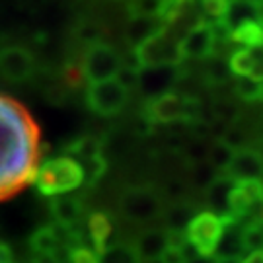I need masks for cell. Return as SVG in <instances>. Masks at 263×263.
<instances>
[{"label": "cell", "instance_id": "obj_1", "mask_svg": "<svg viewBox=\"0 0 263 263\" xmlns=\"http://www.w3.org/2000/svg\"><path fill=\"white\" fill-rule=\"evenodd\" d=\"M39 160V125L18 100L0 94V201L28 187Z\"/></svg>", "mask_w": 263, "mask_h": 263}, {"label": "cell", "instance_id": "obj_2", "mask_svg": "<svg viewBox=\"0 0 263 263\" xmlns=\"http://www.w3.org/2000/svg\"><path fill=\"white\" fill-rule=\"evenodd\" d=\"M33 183L39 193L53 197L80 187L84 183V172L72 156H59L39 164L33 176Z\"/></svg>", "mask_w": 263, "mask_h": 263}, {"label": "cell", "instance_id": "obj_3", "mask_svg": "<svg viewBox=\"0 0 263 263\" xmlns=\"http://www.w3.org/2000/svg\"><path fill=\"white\" fill-rule=\"evenodd\" d=\"M144 119L152 125L170 123H193L201 119V104L193 96H181L176 92H162L151 96L144 105Z\"/></svg>", "mask_w": 263, "mask_h": 263}, {"label": "cell", "instance_id": "obj_4", "mask_svg": "<svg viewBox=\"0 0 263 263\" xmlns=\"http://www.w3.org/2000/svg\"><path fill=\"white\" fill-rule=\"evenodd\" d=\"M135 49V59L141 68L144 66H178L183 61L179 39L172 33L170 26L160 24V28L151 33Z\"/></svg>", "mask_w": 263, "mask_h": 263}, {"label": "cell", "instance_id": "obj_5", "mask_svg": "<svg viewBox=\"0 0 263 263\" xmlns=\"http://www.w3.org/2000/svg\"><path fill=\"white\" fill-rule=\"evenodd\" d=\"M228 220H234V218L220 216L213 211L195 213L189 224L185 226V240L193 246V250L199 255H213Z\"/></svg>", "mask_w": 263, "mask_h": 263}, {"label": "cell", "instance_id": "obj_6", "mask_svg": "<svg viewBox=\"0 0 263 263\" xmlns=\"http://www.w3.org/2000/svg\"><path fill=\"white\" fill-rule=\"evenodd\" d=\"M127 100H129V88L117 76L100 82H90L86 90V104L90 111L102 117L117 115L125 107Z\"/></svg>", "mask_w": 263, "mask_h": 263}, {"label": "cell", "instance_id": "obj_7", "mask_svg": "<svg viewBox=\"0 0 263 263\" xmlns=\"http://www.w3.org/2000/svg\"><path fill=\"white\" fill-rule=\"evenodd\" d=\"M121 55L104 41H92L82 59V74L86 82H100L115 78L121 68Z\"/></svg>", "mask_w": 263, "mask_h": 263}, {"label": "cell", "instance_id": "obj_8", "mask_svg": "<svg viewBox=\"0 0 263 263\" xmlns=\"http://www.w3.org/2000/svg\"><path fill=\"white\" fill-rule=\"evenodd\" d=\"M119 207L133 222H148L162 215V199L151 187H131L121 195Z\"/></svg>", "mask_w": 263, "mask_h": 263}, {"label": "cell", "instance_id": "obj_9", "mask_svg": "<svg viewBox=\"0 0 263 263\" xmlns=\"http://www.w3.org/2000/svg\"><path fill=\"white\" fill-rule=\"evenodd\" d=\"M263 197L261 178L234 179L230 195H228V215L236 222H246L252 213V207Z\"/></svg>", "mask_w": 263, "mask_h": 263}, {"label": "cell", "instance_id": "obj_10", "mask_svg": "<svg viewBox=\"0 0 263 263\" xmlns=\"http://www.w3.org/2000/svg\"><path fill=\"white\" fill-rule=\"evenodd\" d=\"M35 72V57L26 47L10 45L0 49V76L8 82H26Z\"/></svg>", "mask_w": 263, "mask_h": 263}, {"label": "cell", "instance_id": "obj_11", "mask_svg": "<svg viewBox=\"0 0 263 263\" xmlns=\"http://www.w3.org/2000/svg\"><path fill=\"white\" fill-rule=\"evenodd\" d=\"M215 29L213 22L199 18V22L185 33V37L179 39V47L183 59H207L215 51Z\"/></svg>", "mask_w": 263, "mask_h": 263}, {"label": "cell", "instance_id": "obj_12", "mask_svg": "<svg viewBox=\"0 0 263 263\" xmlns=\"http://www.w3.org/2000/svg\"><path fill=\"white\" fill-rule=\"evenodd\" d=\"M226 176L232 179H252L263 176V156L254 148H238L226 166Z\"/></svg>", "mask_w": 263, "mask_h": 263}, {"label": "cell", "instance_id": "obj_13", "mask_svg": "<svg viewBox=\"0 0 263 263\" xmlns=\"http://www.w3.org/2000/svg\"><path fill=\"white\" fill-rule=\"evenodd\" d=\"M49 209H51L53 222L66 228H78L84 216V205L74 195H65V193L53 195L49 201Z\"/></svg>", "mask_w": 263, "mask_h": 263}, {"label": "cell", "instance_id": "obj_14", "mask_svg": "<svg viewBox=\"0 0 263 263\" xmlns=\"http://www.w3.org/2000/svg\"><path fill=\"white\" fill-rule=\"evenodd\" d=\"M178 78L176 66H144L139 70L137 86H141L142 92L148 96H156L168 92V88Z\"/></svg>", "mask_w": 263, "mask_h": 263}, {"label": "cell", "instance_id": "obj_15", "mask_svg": "<svg viewBox=\"0 0 263 263\" xmlns=\"http://www.w3.org/2000/svg\"><path fill=\"white\" fill-rule=\"evenodd\" d=\"M213 255H215L216 259H236V261L242 255H246L242 232H240V222H236V220H228L226 222Z\"/></svg>", "mask_w": 263, "mask_h": 263}, {"label": "cell", "instance_id": "obj_16", "mask_svg": "<svg viewBox=\"0 0 263 263\" xmlns=\"http://www.w3.org/2000/svg\"><path fill=\"white\" fill-rule=\"evenodd\" d=\"M232 183H234V179L226 174H216L215 178L209 181V185L205 187L209 211L220 216H230L228 215V195H230Z\"/></svg>", "mask_w": 263, "mask_h": 263}, {"label": "cell", "instance_id": "obj_17", "mask_svg": "<svg viewBox=\"0 0 263 263\" xmlns=\"http://www.w3.org/2000/svg\"><path fill=\"white\" fill-rule=\"evenodd\" d=\"M131 246L133 250H135V254H137V257L141 259V263L151 261V259H158L160 254L164 252V248L168 246V230H158V228L146 230Z\"/></svg>", "mask_w": 263, "mask_h": 263}, {"label": "cell", "instance_id": "obj_18", "mask_svg": "<svg viewBox=\"0 0 263 263\" xmlns=\"http://www.w3.org/2000/svg\"><path fill=\"white\" fill-rule=\"evenodd\" d=\"M86 228H88V234H90L96 255H102L107 250V246H109V238H111V230H113L109 216L105 215V213L96 211V213H92V215L88 216Z\"/></svg>", "mask_w": 263, "mask_h": 263}, {"label": "cell", "instance_id": "obj_19", "mask_svg": "<svg viewBox=\"0 0 263 263\" xmlns=\"http://www.w3.org/2000/svg\"><path fill=\"white\" fill-rule=\"evenodd\" d=\"M230 41L242 47H261L263 45V22L250 20L230 29Z\"/></svg>", "mask_w": 263, "mask_h": 263}, {"label": "cell", "instance_id": "obj_20", "mask_svg": "<svg viewBox=\"0 0 263 263\" xmlns=\"http://www.w3.org/2000/svg\"><path fill=\"white\" fill-rule=\"evenodd\" d=\"M250 20H261L263 22V12L254 0H230L228 2L224 22L230 26V29L242 22H250Z\"/></svg>", "mask_w": 263, "mask_h": 263}, {"label": "cell", "instance_id": "obj_21", "mask_svg": "<svg viewBox=\"0 0 263 263\" xmlns=\"http://www.w3.org/2000/svg\"><path fill=\"white\" fill-rule=\"evenodd\" d=\"M66 152L72 156V158L82 164L86 160H92L100 154H104V142L100 141L98 137L92 135H84V137H78L76 141H72L66 146Z\"/></svg>", "mask_w": 263, "mask_h": 263}, {"label": "cell", "instance_id": "obj_22", "mask_svg": "<svg viewBox=\"0 0 263 263\" xmlns=\"http://www.w3.org/2000/svg\"><path fill=\"white\" fill-rule=\"evenodd\" d=\"M195 215V209L187 205V203H174L164 211V222H166V230L170 232H183L189 220Z\"/></svg>", "mask_w": 263, "mask_h": 263}, {"label": "cell", "instance_id": "obj_23", "mask_svg": "<svg viewBox=\"0 0 263 263\" xmlns=\"http://www.w3.org/2000/svg\"><path fill=\"white\" fill-rule=\"evenodd\" d=\"M160 24L162 22L158 18H131L127 31H125L127 43L131 47H137L139 43H142L151 33H154L160 28Z\"/></svg>", "mask_w": 263, "mask_h": 263}, {"label": "cell", "instance_id": "obj_24", "mask_svg": "<svg viewBox=\"0 0 263 263\" xmlns=\"http://www.w3.org/2000/svg\"><path fill=\"white\" fill-rule=\"evenodd\" d=\"M232 154H234V148L230 144H226L222 139H218L213 144H209L205 162L215 170L216 174H224L226 166H228V162L232 158Z\"/></svg>", "mask_w": 263, "mask_h": 263}, {"label": "cell", "instance_id": "obj_25", "mask_svg": "<svg viewBox=\"0 0 263 263\" xmlns=\"http://www.w3.org/2000/svg\"><path fill=\"white\" fill-rule=\"evenodd\" d=\"M234 90L244 102H259L263 100V76H238Z\"/></svg>", "mask_w": 263, "mask_h": 263}, {"label": "cell", "instance_id": "obj_26", "mask_svg": "<svg viewBox=\"0 0 263 263\" xmlns=\"http://www.w3.org/2000/svg\"><path fill=\"white\" fill-rule=\"evenodd\" d=\"M240 232H242V242H244L246 252L263 250V220H246L240 222Z\"/></svg>", "mask_w": 263, "mask_h": 263}, {"label": "cell", "instance_id": "obj_27", "mask_svg": "<svg viewBox=\"0 0 263 263\" xmlns=\"http://www.w3.org/2000/svg\"><path fill=\"white\" fill-rule=\"evenodd\" d=\"M164 0H129L127 12L131 18H160Z\"/></svg>", "mask_w": 263, "mask_h": 263}, {"label": "cell", "instance_id": "obj_28", "mask_svg": "<svg viewBox=\"0 0 263 263\" xmlns=\"http://www.w3.org/2000/svg\"><path fill=\"white\" fill-rule=\"evenodd\" d=\"M100 259L102 263H141L131 244L107 246V250L100 255Z\"/></svg>", "mask_w": 263, "mask_h": 263}, {"label": "cell", "instance_id": "obj_29", "mask_svg": "<svg viewBox=\"0 0 263 263\" xmlns=\"http://www.w3.org/2000/svg\"><path fill=\"white\" fill-rule=\"evenodd\" d=\"M80 166H82V172H84L86 185L92 187V185H96L105 176V172H107V160L104 158V154H100L96 158L82 162Z\"/></svg>", "mask_w": 263, "mask_h": 263}, {"label": "cell", "instance_id": "obj_30", "mask_svg": "<svg viewBox=\"0 0 263 263\" xmlns=\"http://www.w3.org/2000/svg\"><path fill=\"white\" fill-rule=\"evenodd\" d=\"M199 2H201V12H203L201 18L216 22V20H224L230 0H199Z\"/></svg>", "mask_w": 263, "mask_h": 263}, {"label": "cell", "instance_id": "obj_31", "mask_svg": "<svg viewBox=\"0 0 263 263\" xmlns=\"http://www.w3.org/2000/svg\"><path fill=\"white\" fill-rule=\"evenodd\" d=\"M213 57V61H211V65L207 66V78L211 82H215V84H222L226 82L228 78H230V68H228V61L224 59H220V57Z\"/></svg>", "mask_w": 263, "mask_h": 263}, {"label": "cell", "instance_id": "obj_32", "mask_svg": "<svg viewBox=\"0 0 263 263\" xmlns=\"http://www.w3.org/2000/svg\"><path fill=\"white\" fill-rule=\"evenodd\" d=\"M183 244L185 242H181V244H170L164 248V252L160 254V261L162 263H185V254H183Z\"/></svg>", "mask_w": 263, "mask_h": 263}, {"label": "cell", "instance_id": "obj_33", "mask_svg": "<svg viewBox=\"0 0 263 263\" xmlns=\"http://www.w3.org/2000/svg\"><path fill=\"white\" fill-rule=\"evenodd\" d=\"M68 261L70 263H102L100 255H96V252L88 250L84 246H74L68 252Z\"/></svg>", "mask_w": 263, "mask_h": 263}, {"label": "cell", "instance_id": "obj_34", "mask_svg": "<svg viewBox=\"0 0 263 263\" xmlns=\"http://www.w3.org/2000/svg\"><path fill=\"white\" fill-rule=\"evenodd\" d=\"M63 74H65L66 84L72 86V88H78L82 82H86L80 65H74V63H68V65L65 66V72H63Z\"/></svg>", "mask_w": 263, "mask_h": 263}, {"label": "cell", "instance_id": "obj_35", "mask_svg": "<svg viewBox=\"0 0 263 263\" xmlns=\"http://www.w3.org/2000/svg\"><path fill=\"white\" fill-rule=\"evenodd\" d=\"M207 148L209 144L203 139H197L195 142H191L187 148H185V154H187V158L195 164V162H201V160H205L207 156Z\"/></svg>", "mask_w": 263, "mask_h": 263}, {"label": "cell", "instance_id": "obj_36", "mask_svg": "<svg viewBox=\"0 0 263 263\" xmlns=\"http://www.w3.org/2000/svg\"><path fill=\"white\" fill-rule=\"evenodd\" d=\"M236 263H263V250L248 252V255H242Z\"/></svg>", "mask_w": 263, "mask_h": 263}, {"label": "cell", "instance_id": "obj_37", "mask_svg": "<svg viewBox=\"0 0 263 263\" xmlns=\"http://www.w3.org/2000/svg\"><path fill=\"white\" fill-rule=\"evenodd\" d=\"M185 263H216L215 255H193V257H189Z\"/></svg>", "mask_w": 263, "mask_h": 263}, {"label": "cell", "instance_id": "obj_38", "mask_svg": "<svg viewBox=\"0 0 263 263\" xmlns=\"http://www.w3.org/2000/svg\"><path fill=\"white\" fill-rule=\"evenodd\" d=\"M216 263H236V259H216Z\"/></svg>", "mask_w": 263, "mask_h": 263}, {"label": "cell", "instance_id": "obj_39", "mask_svg": "<svg viewBox=\"0 0 263 263\" xmlns=\"http://www.w3.org/2000/svg\"><path fill=\"white\" fill-rule=\"evenodd\" d=\"M142 263H162L160 259H151V261H142Z\"/></svg>", "mask_w": 263, "mask_h": 263}]
</instances>
